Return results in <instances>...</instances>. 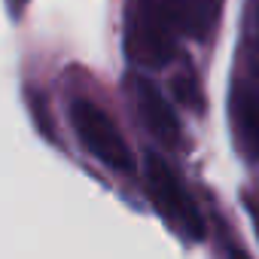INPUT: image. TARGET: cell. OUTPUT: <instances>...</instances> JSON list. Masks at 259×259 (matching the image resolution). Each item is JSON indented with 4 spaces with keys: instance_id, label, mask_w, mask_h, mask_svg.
I'll use <instances>...</instances> for the list:
<instances>
[{
    "instance_id": "cell-2",
    "label": "cell",
    "mask_w": 259,
    "mask_h": 259,
    "mask_svg": "<svg viewBox=\"0 0 259 259\" xmlns=\"http://www.w3.org/2000/svg\"><path fill=\"white\" fill-rule=\"evenodd\" d=\"M144 168H147V189H150L153 207L171 223L174 232H180L189 241H201L204 232H207L204 220H201L192 195L186 192V186L174 174V168L159 153H150L147 162H144Z\"/></svg>"
},
{
    "instance_id": "cell-4",
    "label": "cell",
    "mask_w": 259,
    "mask_h": 259,
    "mask_svg": "<svg viewBox=\"0 0 259 259\" xmlns=\"http://www.w3.org/2000/svg\"><path fill=\"white\" fill-rule=\"evenodd\" d=\"M125 89H128V98H132L135 113L141 116L144 128L156 138V144H162V147H168V150L183 147L180 119H177L171 101L162 95V89H159L150 76H138V73L128 76Z\"/></svg>"
},
{
    "instance_id": "cell-6",
    "label": "cell",
    "mask_w": 259,
    "mask_h": 259,
    "mask_svg": "<svg viewBox=\"0 0 259 259\" xmlns=\"http://www.w3.org/2000/svg\"><path fill=\"white\" fill-rule=\"evenodd\" d=\"M177 16H180V31L183 40L204 43L213 37L220 13H223V0H174Z\"/></svg>"
},
{
    "instance_id": "cell-1",
    "label": "cell",
    "mask_w": 259,
    "mask_h": 259,
    "mask_svg": "<svg viewBox=\"0 0 259 259\" xmlns=\"http://www.w3.org/2000/svg\"><path fill=\"white\" fill-rule=\"evenodd\" d=\"M183 40L174 0H132L125 22L128 58L141 67H165Z\"/></svg>"
},
{
    "instance_id": "cell-8",
    "label": "cell",
    "mask_w": 259,
    "mask_h": 259,
    "mask_svg": "<svg viewBox=\"0 0 259 259\" xmlns=\"http://www.w3.org/2000/svg\"><path fill=\"white\" fill-rule=\"evenodd\" d=\"M229 259H247V256H244L241 250H232V253H229Z\"/></svg>"
},
{
    "instance_id": "cell-7",
    "label": "cell",
    "mask_w": 259,
    "mask_h": 259,
    "mask_svg": "<svg viewBox=\"0 0 259 259\" xmlns=\"http://www.w3.org/2000/svg\"><path fill=\"white\" fill-rule=\"evenodd\" d=\"M253 40H256V61H259V0L253 4Z\"/></svg>"
},
{
    "instance_id": "cell-5",
    "label": "cell",
    "mask_w": 259,
    "mask_h": 259,
    "mask_svg": "<svg viewBox=\"0 0 259 259\" xmlns=\"http://www.w3.org/2000/svg\"><path fill=\"white\" fill-rule=\"evenodd\" d=\"M229 116H232V132L238 147L247 159L259 165V89L250 82H235L229 98Z\"/></svg>"
},
{
    "instance_id": "cell-3",
    "label": "cell",
    "mask_w": 259,
    "mask_h": 259,
    "mask_svg": "<svg viewBox=\"0 0 259 259\" xmlns=\"http://www.w3.org/2000/svg\"><path fill=\"white\" fill-rule=\"evenodd\" d=\"M70 125L79 138V144L107 168L113 171H132L135 159L128 150L122 132L116 128V122L92 101H73L70 104Z\"/></svg>"
}]
</instances>
